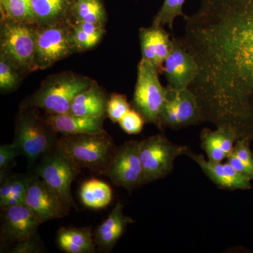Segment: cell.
<instances>
[{
	"instance_id": "cell-1",
	"label": "cell",
	"mask_w": 253,
	"mask_h": 253,
	"mask_svg": "<svg viewBox=\"0 0 253 253\" xmlns=\"http://www.w3.org/2000/svg\"><path fill=\"white\" fill-rule=\"evenodd\" d=\"M179 38L198 73L189 89L206 120L253 137V0H201Z\"/></svg>"
},
{
	"instance_id": "cell-2",
	"label": "cell",
	"mask_w": 253,
	"mask_h": 253,
	"mask_svg": "<svg viewBox=\"0 0 253 253\" xmlns=\"http://www.w3.org/2000/svg\"><path fill=\"white\" fill-rule=\"evenodd\" d=\"M93 83L89 78L71 73L60 74L45 82L36 94L23 103L21 108H39L51 115L69 113L76 96Z\"/></svg>"
},
{
	"instance_id": "cell-3",
	"label": "cell",
	"mask_w": 253,
	"mask_h": 253,
	"mask_svg": "<svg viewBox=\"0 0 253 253\" xmlns=\"http://www.w3.org/2000/svg\"><path fill=\"white\" fill-rule=\"evenodd\" d=\"M59 139L58 133L34 109L21 108L12 143L27 158L29 168L56 146Z\"/></svg>"
},
{
	"instance_id": "cell-4",
	"label": "cell",
	"mask_w": 253,
	"mask_h": 253,
	"mask_svg": "<svg viewBox=\"0 0 253 253\" xmlns=\"http://www.w3.org/2000/svg\"><path fill=\"white\" fill-rule=\"evenodd\" d=\"M60 142L83 169L104 175L117 146L107 132L78 135H61Z\"/></svg>"
},
{
	"instance_id": "cell-5",
	"label": "cell",
	"mask_w": 253,
	"mask_h": 253,
	"mask_svg": "<svg viewBox=\"0 0 253 253\" xmlns=\"http://www.w3.org/2000/svg\"><path fill=\"white\" fill-rule=\"evenodd\" d=\"M82 168L60 142L38 161L33 172L52 188L70 208L78 210L71 194L73 181Z\"/></svg>"
},
{
	"instance_id": "cell-6",
	"label": "cell",
	"mask_w": 253,
	"mask_h": 253,
	"mask_svg": "<svg viewBox=\"0 0 253 253\" xmlns=\"http://www.w3.org/2000/svg\"><path fill=\"white\" fill-rule=\"evenodd\" d=\"M159 73L152 63L141 59L138 64L133 106L146 122L152 123L161 129V114L166 101L167 87L161 84Z\"/></svg>"
},
{
	"instance_id": "cell-7",
	"label": "cell",
	"mask_w": 253,
	"mask_h": 253,
	"mask_svg": "<svg viewBox=\"0 0 253 253\" xmlns=\"http://www.w3.org/2000/svg\"><path fill=\"white\" fill-rule=\"evenodd\" d=\"M187 148L173 144L163 134L150 136L140 141L139 155L143 171V184L162 179L173 169L178 156Z\"/></svg>"
},
{
	"instance_id": "cell-8",
	"label": "cell",
	"mask_w": 253,
	"mask_h": 253,
	"mask_svg": "<svg viewBox=\"0 0 253 253\" xmlns=\"http://www.w3.org/2000/svg\"><path fill=\"white\" fill-rule=\"evenodd\" d=\"M140 141H126L117 146L111 164L104 175L119 187L125 188L131 193L136 188L143 185Z\"/></svg>"
},
{
	"instance_id": "cell-9",
	"label": "cell",
	"mask_w": 253,
	"mask_h": 253,
	"mask_svg": "<svg viewBox=\"0 0 253 253\" xmlns=\"http://www.w3.org/2000/svg\"><path fill=\"white\" fill-rule=\"evenodd\" d=\"M1 56L23 69H31L36 54V33L26 23L11 21L1 31Z\"/></svg>"
},
{
	"instance_id": "cell-10",
	"label": "cell",
	"mask_w": 253,
	"mask_h": 253,
	"mask_svg": "<svg viewBox=\"0 0 253 253\" xmlns=\"http://www.w3.org/2000/svg\"><path fill=\"white\" fill-rule=\"evenodd\" d=\"M76 47L73 33L59 26H50L36 33V54L31 69H45L64 59Z\"/></svg>"
},
{
	"instance_id": "cell-11",
	"label": "cell",
	"mask_w": 253,
	"mask_h": 253,
	"mask_svg": "<svg viewBox=\"0 0 253 253\" xmlns=\"http://www.w3.org/2000/svg\"><path fill=\"white\" fill-rule=\"evenodd\" d=\"M204 120L197 98L189 89L174 90L167 86L166 101L161 114V128L179 129Z\"/></svg>"
},
{
	"instance_id": "cell-12",
	"label": "cell",
	"mask_w": 253,
	"mask_h": 253,
	"mask_svg": "<svg viewBox=\"0 0 253 253\" xmlns=\"http://www.w3.org/2000/svg\"><path fill=\"white\" fill-rule=\"evenodd\" d=\"M30 173L25 204L31 208L41 224L68 215L71 208L56 191L36 173Z\"/></svg>"
},
{
	"instance_id": "cell-13",
	"label": "cell",
	"mask_w": 253,
	"mask_h": 253,
	"mask_svg": "<svg viewBox=\"0 0 253 253\" xmlns=\"http://www.w3.org/2000/svg\"><path fill=\"white\" fill-rule=\"evenodd\" d=\"M172 42V49L163 65V73L169 87L174 90L189 89L197 75V63L179 38L173 37Z\"/></svg>"
},
{
	"instance_id": "cell-14",
	"label": "cell",
	"mask_w": 253,
	"mask_h": 253,
	"mask_svg": "<svg viewBox=\"0 0 253 253\" xmlns=\"http://www.w3.org/2000/svg\"><path fill=\"white\" fill-rule=\"evenodd\" d=\"M1 210V243L15 244L38 234L41 222L26 204Z\"/></svg>"
},
{
	"instance_id": "cell-15",
	"label": "cell",
	"mask_w": 253,
	"mask_h": 253,
	"mask_svg": "<svg viewBox=\"0 0 253 253\" xmlns=\"http://www.w3.org/2000/svg\"><path fill=\"white\" fill-rule=\"evenodd\" d=\"M185 155H188L197 163L206 175L219 187L227 189H251V179L236 171L229 163L206 161L202 155L194 154L188 149Z\"/></svg>"
},
{
	"instance_id": "cell-16",
	"label": "cell",
	"mask_w": 253,
	"mask_h": 253,
	"mask_svg": "<svg viewBox=\"0 0 253 253\" xmlns=\"http://www.w3.org/2000/svg\"><path fill=\"white\" fill-rule=\"evenodd\" d=\"M142 59L149 61L163 72V65L172 49V39L163 26L153 24L150 28H144L139 31Z\"/></svg>"
},
{
	"instance_id": "cell-17",
	"label": "cell",
	"mask_w": 253,
	"mask_h": 253,
	"mask_svg": "<svg viewBox=\"0 0 253 253\" xmlns=\"http://www.w3.org/2000/svg\"><path fill=\"white\" fill-rule=\"evenodd\" d=\"M239 134L235 128L228 125L218 126L216 130L205 129L201 133L202 147L208 161L222 162L231 154Z\"/></svg>"
},
{
	"instance_id": "cell-18",
	"label": "cell",
	"mask_w": 253,
	"mask_h": 253,
	"mask_svg": "<svg viewBox=\"0 0 253 253\" xmlns=\"http://www.w3.org/2000/svg\"><path fill=\"white\" fill-rule=\"evenodd\" d=\"M133 222L132 219L123 213V205L118 203L108 217L95 231L94 237L96 248L101 252H111L126 228Z\"/></svg>"
},
{
	"instance_id": "cell-19",
	"label": "cell",
	"mask_w": 253,
	"mask_h": 253,
	"mask_svg": "<svg viewBox=\"0 0 253 253\" xmlns=\"http://www.w3.org/2000/svg\"><path fill=\"white\" fill-rule=\"evenodd\" d=\"M46 122L61 135L100 134L104 129V117L89 118L76 116L72 113L48 114Z\"/></svg>"
},
{
	"instance_id": "cell-20",
	"label": "cell",
	"mask_w": 253,
	"mask_h": 253,
	"mask_svg": "<svg viewBox=\"0 0 253 253\" xmlns=\"http://www.w3.org/2000/svg\"><path fill=\"white\" fill-rule=\"evenodd\" d=\"M56 243L59 249L67 253H93L96 251L89 226L62 227L58 231Z\"/></svg>"
},
{
	"instance_id": "cell-21",
	"label": "cell",
	"mask_w": 253,
	"mask_h": 253,
	"mask_svg": "<svg viewBox=\"0 0 253 253\" xmlns=\"http://www.w3.org/2000/svg\"><path fill=\"white\" fill-rule=\"evenodd\" d=\"M108 100L106 93L94 83L88 89L76 96L70 113L84 117H104Z\"/></svg>"
},
{
	"instance_id": "cell-22",
	"label": "cell",
	"mask_w": 253,
	"mask_h": 253,
	"mask_svg": "<svg viewBox=\"0 0 253 253\" xmlns=\"http://www.w3.org/2000/svg\"><path fill=\"white\" fill-rule=\"evenodd\" d=\"M79 195L82 204L86 208L94 210L107 207L113 199L111 186L97 179H91L83 182Z\"/></svg>"
},
{
	"instance_id": "cell-23",
	"label": "cell",
	"mask_w": 253,
	"mask_h": 253,
	"mask_svg": "<svg viewBox=\"0 0 253 253\" xmlns=\"http://www.w3.org/2000/svg\"><path fill=\"white\" fill-rule=\"evenodd\" d=\"M70 0H32V7L37 21L54 22L69 9Z\"/></svg>"
},
{
	"instance_id": "cell-24",
	"label": "cell",
	"mask_w": 253,
	"mask_h": 253,
	"mask_svg": "<svg viewBox=\"0 0 253 253\" xmlns=\"http://www.w3.org/2000/svg\"><path fill=\"white\" fill-rule=\"evenodd\" d=\"M232 152L234 154L228 158V163L236 171L253 180V154L250 147V139H238Z\"/></svg>"
},
{
	"instance_id": "cell-25",
	"label": "cell",
	"mask_w": 253,
	"mask_h": 253,
	"mask_svg": "<svg viewBox=\"0 0 253 253\" xmlns=\"http://www.w3.org/2000/svg\"><path fill=\"white\" fill-rule=\"evenodd\" d=\"M72 9L77 23L102 25L105 10L101 0H77L73 5Z\"/></svg>"
},
{
	"instance_id": "cell-26",
	"label": "cell",
	"mask_w": 253,
	"mask_h": 253,
	"mask_svg": "<svg viewBox=\"0 0 253 253\" xmlns=\"http://www.w3.org/2000/svg\"><path fill=\"white\" fill-rule=\"evenodd\" d=\"M1 9L11 21L25 23L36 21L32 0H1Z\"/></svg>"
},
{
	"instance_id": "cell-27",
	"label": "cell",
	"mask_w": 253,
	"mask_h": 253,
	"mask_svg": "<svg viewBox=\"0 0 253 253\" xmlns=\"http://www.w3.org/2000/svg\"><path fill=\"white\" fill-rule=\"evenodd\" d=\"M185 0H164L161 9L155 16L154 24L164 27L167 26L173 31V25L176 17H184L183 7Z\"/></svg>"
},
{
	"instance_id": "cell-28",
	"label": "cell",
	"mask_w": 253,
	"mask_h": 253,
	"mask_svg": "<svg viewBox=\"0 0 253 253\" xmlns=\"http://www.w3.org/2000/svg\"><path fill=\"white\" fill-rule=\"evenodd\" d=\"M30 174L31 173L29 172L28 174H15L11 175L12 191L9 199L6 201L4 206L1 207V209L17 205L25 204V198Z\"/></svg>"
},
{
	"instance_id": "cell-29",
	"label": "cell",
	"mask_w": 253,
	"mask_h": 253,
	"mask_svg": "<svg viewBox=\"0 0 253 253\" xmlns=\"http://www.w3.org/2000/svg\"><path fill=\"white\" fill-rule=\"evenodd\" d=\"M20 150L16 145L2 144L0 146V182H2L9 176V172L14 166L15 159L21 156Z\"/></svg>"
},
{
	"instance_id": "cell-30",
	"label": "cell",
	"mask_w": 253,
	"mask_h": 253,
	"mask_svg": "<svg viewBox=\"0 0 253 253\" xmlns=\"http://www.w3.org/2000/svg\"><path fill=\"white\" fill-rule=\"evenodd\" d=\"M131 109L126 96L113 94L108 100L106 114L113 123H119L123 116Z\"/></svg>"
},
{
	"instance_id": "cell-31",
	"label": "cell",
	"mask_w": 253,
	"mask_h": 253,
	"mask_svg": "<svg viewBox=\"0 0 253 253\" xmlns=\"http://www.w3.org/2000/svg\"><path fill=\"white\" fill-rule=\"evenodd\" d=\"M144 117L136 111L130 109L119 121V125L123 131L129 134H136L140 133L144 127Z\"/></svg>"
},
{
	"instance_id": "cell-32",
	"label": "cell",
	"mask_w": 253,
	"mask_h": 253,
	"mask_svg": "<svg viewBox=\"0 0 253 253\" xmlns=\"http://www.w3.org/2000/svg\"><path fill=\"white\" fill-rule=\"evenodd\" d=\"M18 83L17 76L14 73L11 63L4 56L0 61V88L3 91L14 89Z\"/></svg>"
},
{
	"instance_id": "cell-33",
	"label": "cell",
	"mask_w": 253,
	"mask_h": 253,
	"mask_svg": "<svg viewBox=\"0 0 253 253\" xmlns=\"http://www.w3.org/2000/svg\"><path fill=\"white\" fill-rule=\"evenodd\" d=\"M46 251L42 241L38 235L32 236L29 239L16 243L13 246L11 253H41Z\"/></svg>"
},
{
	"instance_id": "cell-34",
	"label": "cell",
	"mask_w": 253,
	"mask_h": 253,
	"mask_svg": "<svg viewBox=\"0 0 253 253\" xmlns=\"http://www.w3.org/2000/svg\"><path fill=\"white\" fill-rule=\"evenodd\" d=\"M73 41L76 48L80 49H88L94 47L101 40V36L89 34L81 28L76 26L73 33Z\"/></svg>"
}]
</instances>
